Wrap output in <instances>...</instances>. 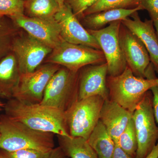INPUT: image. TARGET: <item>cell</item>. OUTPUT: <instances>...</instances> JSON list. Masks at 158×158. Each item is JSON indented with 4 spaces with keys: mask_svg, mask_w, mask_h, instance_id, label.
Masks as SVG:
<instances>
[{
    "mask_svg": "<svg viewBox=\"0 0 158 158\" xmlns=\"http://www.w3.org/2000/svg\"><path fill=\"white\" fill-rule=\"evenodd\" d=\"M4 109L6 116L33 129L57 135L71 136L65 113L56 108L40 104L26 103L11 98L8 100Z\"/></svg>",
    "mask_w": 158,
    "mask_h": 158,
    "instance_id": "cell-1",
    "label": "cell"
},
{
    "mask_svg": "<svg viewBox=\"0 0 158 158\" xmlns=\"http://www.w3.org/2000/svg\"><path fill=\"white\" fill-rule=\"evenodd\" d=\"M0 149L13 152L22 149L49 152L55 148L53 133L36 131L26 125L0 115Z\"/></svg>",
    "mask_w": 158,
    "mask_h": 158,
    "instance_id": "cell-2",
    "label": "cell"
},
{
    "mask_svg": "<svg viewBox=\"0 0 158 158\" xmlns=\"http://www.w3.org/2000/svg\"><path fill=\"white\" fill-rule=\"evenodd\" d=\"M109 99L133 113L147 91L158 86V78L147 79L134 75L127 66L119 75L106 78Z\"/></svg>",
    "mask_w": 158,
    "mask_h": 158,
    "instance_id": "cell-3",
    "label": "cell"
},
{
    "mask_svg": "<svg viewBox=\"0 0 158 158\" xmlns=\"http://www.w3.org/2000/svg\"><path fill=\"white\" fill-rule=\"evenodd\" d=\"M79 75V71L61 66L49 81L40 104L66 113L78 100Z\"/></svg>",
    "mask_w": 158,
    "mask_h": 158,
    "instance_id": "cell-4",
    "label": "cell"
},
{
    "mask_svg": "<svg viewBox=\"0 0 158 158\" xmlns=\"http://www.w3.org/2000/svg\"><path fill=\"white\" fill-rule=\"evenodd\" d=\"M105 100L99 96L77 101L65 113V122L71 137L88 140L100 120Z\"/></svg>",
    "mask_w": 158,
    "mask_h": 158,
    "instance_id": "cell-5",
    "label": "cell"
},
{
    "mask_svg": "<svg viewBox=\"0 0 158 158\" xmlns=\"http://www.w3.org/2000/svg\"><path fill=\"white\" fill-rule=\"evenodd\" d=\"M101 50L63 41L52 50L44 63L57 64L73 71H78L87 65L106 63Z\"/></svg>",
    "mask_w": 158,
    "mask_h": 158,
    "instance_id": "cell-6",
    "label": "cell"
},
{
    "mask_svg": "<svg viewBox=\"0 0 158 158\" xmlns=\"http://www.w3.org/2000/svg\"><path fill=\"white\" fill-rule=\"evenodd\" d=\"M151 90L145 94L133 113L138 148L135 158H145L158 140V127L156 123Z\"/></svg>",
    "mask_w": 158,
    "mask_h": 158,
    "instance_id": "cell-7",
    "label": "cell"
},
{
    "mask_svg": "<svg viewBox=\"0 0 158 158\" xmlns=\"http://www.w3.org/2000/svg\"><path fill=\"white\" fill-rule=\"evenodd\" d=\"M118 40L127 66L134 75L144 78L152 77L155 71L145 46L137 35L122 23Z\"/></svg>",
    "mask_w": 158,
    "mask_h": 158,
    "instance_id": "cell-8",
    "label": "cell"
},
{
    "mask_svg": "<svg viewBox=\"0 0 158 158\" xmlns=\"http://www.w3.org/2000/svg\"><path fill=\"white\" fill-rule=\"evenodd\" d=\"M52 50L20 28L15 37L11 48L21 74L34 72L42 65Z\"/></svg>",
    "mask_w": 158,
    "mask_h": 158,
    "instance_id": "cell-9",
    "label": "cell"
},
{
    "mask_svg": "<svg viewBox=\"0 0 158 158\" xmlns=\"http://www.w3.org/2000/svg\"><path fill=\"white\" fill-rule=\"evenodd\" d=\"M60 67L44 63L33 72L22 74L12 98L26 103H40L49 81Z\"/></svg>",
    "mask_w": 158,
    "mask_h": 158,
    "instance_id": "cell-10",
    "label": "cell"
},
{
    "mask_svg": "<svg viewBox=\"0 0 158 158\" xmlns=\"http://www.w3.org/2000/svg\"><path fill=\"white\" fill-rule=\"evenodd\" d=\"M121 24V21H116L98 31L87 29L97 40L103 52L108 65V75L110 76L119 75L127 66L118 40Z\"/></svg>",
    "mask_w": 158,
    "mask_h": 158,
    "instance_id": "cell-11",
    "label": "cell"
},
{
    "mask_svg": "<svg viewBox=\"0 0 158 158\" xmlns=\"http://www.w3.org/2000/svg\"><path fill=\"white\" fill-rule=\"evenodd\" d=\"M62 39L66 42L101 50L97 40L84 27L70 7L64 4L55 15Z\"/></svg>",
    "mask_w": 158,
    "mask_h": 158,
    "instance_id": "cell-12",
    "label": "cell"
},
{
    "mask_svg": "<svg viewBox=\"0 0 158 158\" xmlns=\"http://www.w3.org/2000/svg\"><path fill=\"white\" fill-rule=\"evenodd\" d=\"M19 28L53 49L63 41L60 28L55 19L28 17L24 15L10 18Z\"/></svg>",
    "mask_w": 158,
    "mask_h": 158,
    "instance_id": "cell-13",
    "label": "cell"
},
{
    "mask_svg": "<svg viewBox=\"0 0 158 158\" xmlns=\"http://www.w3.org/2000/svg\"><path fill=\"white\" fill-rule=\"evenodd\" d=\"M108 71L106 62L81 69L79 70L78 100L94 96H101L105 100L109 99L106 85Z\"/></svg>",
    "mask_w": 158,
    "mask_h": 158,
    "instance_id": "cell-14",
    "label": "cell"
},
{
    "mask_svg": "<svg viewBox=\"0 0 158 158\" xmlns=\"http://www.w3.org/2000/svg\"><path fill=\"white\" fill-rule=\"evenodd\" d=\"M130 17L131 19L128 17L121 21L122 23L141 39L149 54L155 71L158 73V38L153 21L152 19L141 20L138 11Z\"/></svg>",
    "mask_w": 158,
    "mask_h": 158,
    "instance_id": "cell-15",
    "label": "cell"
},
{
    "mask_svg": "<svg viewBox=\"0 0 158 158\" xmlns=\"http://www.w3.org/2000/svg\"><path fill=\"white\" fill-rule=\"evenodd\" d=\"M132 116L133 113L109 99L104 102L100 120L116 143Z\"/></svg>",
    "mask_w": 158,
    "mask_h": 158,
    "instance_id": "cell-16",
    "label": "cell"
},
{
    "mask_svg": "<svg viewBox=\"0 0 158 158\" xmlns=\"http://www.w3.org/2000/svg\"><path fill=\"white\" fill-rule=\"evenodd\" d=\"M17 59L11 51L0 60V97L7 100L13 97L20 77Z\"/></svg>",
    "mask_w": 158,
    "mask_h": 158,
    "instance_id": "cell-17",
    "label": "cell"
},
{
    "mask_svg": "<svg viewBox=\"0 0 158 158\" xmlns=\"http://www.w3.org/2000/svg\"><path fill=\"white\" fill-rule=\"evenodd\" d=\"M142 10L140 5L133 9H108L85 15L79 21L85 29L98 31L104 28L107 24L116 21L124 20L135 11Z\"/></svg>",
    "mask_w": 158,
    "mask_h": 158,
    "instance_id": "cell-18",
    "label": "cell"
},
{
    "mask_svg": "<svg viewBox=\"0 0 158 158\" xmlns=\"http://www.w3.org/2000/svg\"><path fill=\"white\" fill-rule=\"evenodd\" d=\"M59 147L68 158H98L97 155L88 143L81 137L57 135Z\"/></svg>",
    "mask_w": 158,
    "mask_h": 158,
    "instance_id": "cell-19",
    "label": "cell"
},
{
    "mask_svg": "<svg viewBox=\"0 0 158 158\" xmlns=\"http://www.w3.org/2000/svg\"><path fill=\"white\" fill-rule=\"evenodd\" d=\"M88 141L98 158L112 157L115 143L100 120L92 131Z\"/></svg>",
    "mask_w": 158,
    "mask_h": 158,
    "instance_id": "cell-20",
    "label": "cell"
},
{
    "mask_svg": "<svg viewBox=\"0 0 158 158\" xmlns=\"http://www.w3.org/2000/svg\"><path fill=\"white\" fill-rule=\"evenodd\" d=\"M60 8L56 0H24V14L30 17L52 20Z\"/></svg>",
    "mask_w": 158,
    "mask_h": 158,
    "instance_id": "cell-21",
    "label": "cell"
},
{
    "mask_svg": "<svg viewBox=\"0 0 158 158\" xmlns=\"http://www.w3.org/2000/svg\"><path fill=\"white\" fill-rule=\"evenodd\" d=\"M19 30L10 18H0V60L11 52L13 40Z\"/></svg>",
    "mask_w": 158,
    "mask_h": 158,
    "instance_id": "cell-22",
    "label": "cell"
},
{
    "mask_svg": "<svg viewBox=\"0 0 158 158\" xmlns=\"http://www.w3.org/2000/svg\"><path fill=\"white\" fill-rule=\"evenodd\" d=\"M140 0H98L84 12L85 15L114 9H133L140 6Z\"/></svg>",
    "mask_w": 158,
    "mask_h": 158,
    "instance_id": "cell-23",
    "label": "cell"
},
{
    "mask_svg": "<svg viewBox=\"0 0 158 158\" xmlns=\"http://www.w3.org/2000/svg\"><path fill=\"white\" fill-rule=\"evenodd\" d=\"M117 144L130 156L135 157L138 148L137 135L132 118L118 138Z\"/></svg>",
    "mask_w": 158,
    "mask_h": 158,
    "instance_id": "cell-24",
    "label": "cell"
},
{
    "mask_svg": "<svg viewBox=\"0 0 158 158\" xmlns=\"http://www.w3.org/2000/svg\"><path fill=\"white\" fill-rule=\"evenodd\" d=\"M24 0H0V18L24 15Z\"/></svg>",
    "mask_w": 158,
    "mask_h": 158,
    "instance_id": "cell-25",
    "label": "cell"
},
{
    "mask_svg": "<svg viewBox=\"0 0 158 158\" xmlns=\"http://www.w3.org/2000/svg\"><path fill=\"white\" fill-rule=\"evenodd\" d=\"M50 152H43L32 149H22L8 152L0 149V152L6 158H44Z\"/></svg>",
    "mask_w": 158,
    "mask_h": 158,
    "instance_id": "cell-26",
    "label": "cell"
},
{
    "mask_svg": "<svg viewBox=\"0 0 158 158\" xmlns=\"http://www.w3.org/2000/svg\"><path fill=\"white\" fill-rule=\"evenodd\" d=\"M98 0H65V4L68 5L73 14L80 20L83 17L84 12Z\"/></svg>",
    "mask_w": 158,
    "mask_h": 158,
    "instance_id": "cell-27",
    "label": "cell"
},
{
    "mask_svg": "<svg viewBox=\"0 0 158 158\" xmlns=\"http://www.w3.org/2000/svg\"><path fill=\"white\" fill-rule=\"evenodd\" d=\"M140 5L148 11L151 19L158 20V0H140Z\"/></svg>",
    "mask_w": 158,
    "mask_h": 158,
    "instance_id": "cell-28",
    "label": "cell"
},
{
    "mask_svg": "<svg viewBox=\"0 0 158 158\" xmlns=\"http://www.w3.org/2000/svg\"><path fill=\"white\" fill-rule=\"evenodd\" d=\"M150 90L152 94L153 110L156 121L158 125V86L152 87Z\"/></svg>",
    "mask_w": 158,
    "mask_h": 158,
    "instance_id": "cell-29",
    "label": "cell"
},
{
    "mask_svg": "<svg viewBox=\"0 0 158 158\" xmlns=\"http://www.w3.org/2000/svg\"><path fill=\"white\" fill-rule=\"evenodd\" d=\"M111 158H134L123 150L117 143H115V148Z\"/></svg>",
    "mask_w": 158,
    "mask_h": 158,
    "instance_id": "cell-30",
    "label": "cell"
},
{
    "mask_svg": "<svg viewBox=\"0 0 158 158\" xmlns=\"http://www.w3.org/2000/svg\"><path fill=\"white\" fill-rule=\"evenodd\" d=\"M62 150L60 147L55 148L44 158H65Z\"/></svg>",
    "mask_w": 158,
    "mask_h": 158,
    "instance_id": "cell-31",
    "label": "cell"
},
{
    "mask_svg": "<svg viewBox=\"0 0 158 158\" xmlns=\"http://www.w3.org/2000/svg\"><path fill=\"white\" fill-rule=\"evenodd\" d=\"M145 158H158V143Z\"/></svg>",
    "mask_w": 158,
    "mask_h": 158,
    "instance_id": "cell-32",
    "label": "cell"
},
{
    "mask_svg": "<svg viewBox=\"0 0 158 158\" xmlns=\"http://www.w3.org/2000/svg\"><path fill=\"white\" fill-rule=\"evenodd\" d=\"M153 21L154 26L158 38V20H156Z\"/></svg>",
    "mask_w": 158,
    "mask_h": 158,
    "instance_id": "cell-33",
    "label": "cell"
},
{
    "mask_svg": "<svg viewBox=\"0 0 158 158\" xmlns=\"http://www.w3.org/2000/svg\"><path fill=\"white\" fill-rule=\"evenodd\" d=\"M56 1L59 4L60 8H62V6H64V4H65V0H56Z\"/></svg>",
    "mask_w": 158,
    "mask_h": 158,
    "instance_id": "cell-34",
    "label": "cell"
},
{
    "mask_svg": "<svg viewBox=\"0 0 158 158\" xmlns=\"http://www.w3.org/2000/svg\"><path fill=\"white\" fill-rule=\"evenodd\" d=\"M0 158H6L2 155L1 152H0Z\"/></svg>",
    "mask_w": 158,
    "mask_h": 158,
    "instance_id": "cell-35",
    "label": "cell"
},
{
    "mask_svg": "<svg viewBox=\"0 0 158 158\" xmlns=\"http://www.w3.org/2000/svg\"><path fill=\"white\" fill-rule=\"evenodd\" d=\"M1 106H2V104H1V102H0V108H1Z\"/></svg>",
    "mask_w": 158,
    "mask_h": 158,
    "instance_id": "cell-36",
    "label": "cell"
},
{
    "mask_svg": "<svg viewBox=\"0 0 158 158\" xmlns=\"http://www.w3.org/2000/svg\"><path fill=\"white\" fill-rule=\"evenodd\" d=\"M0 136H1V134H0Z\"/></svg>",
    "mask_w": 158,
    "mask_h": 158,
    "instance_id": "cell-37",
    "label": "cell"
},
{
    "mask_svg": "<svg viewBox=\"0 0 158 158\" xmlns=\"http://www.w3.org/2000/svg\"><path fill=\"white\" fill-rule=\"evenodd\" d=\"M68 158L66 157V158Z\"/></svg>",
    "mask_w": 158,
    "mask_h": 158,
    "instance_id": "cell-38",
    "label": "cell"
}]
</instances>
